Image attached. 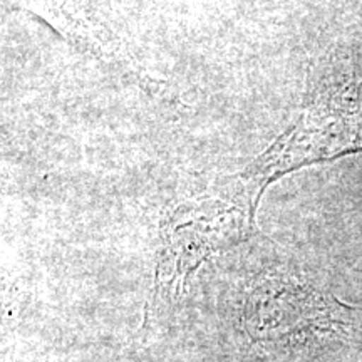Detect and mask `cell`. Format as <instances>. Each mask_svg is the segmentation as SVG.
Here are the masks:
<instances>
[{"mask_svg": "<svg viewBox=\"0 0 362 362\" xmlns=\"http://www.w3.org/2000/svg\"><path fill=\"white\" fill-rule=\"evenodd\" d=\"M257 205L240 175H235L221 178V189L215 194L176 208L163 225L156 293L176 296L198 265L245 240Z\"/></svg>", "mask_w": 362, "mask_h": 362, "instance_id": "obj_1", "label": "cell"}, {"mask_svg": "<svg viewBox=\"0 0 362 362\" xmlns=\"http://www.w3.org/2000/svg\"><path fill=\"white\" fill-rule=\"evenodd\" d=\"M351 153H362V84L320 94L240 178L259 203L264 189L279 176Z\"/></svg>", "mask_w": 362, "mask_h": 362, "instance_id": "obj_2", "label": "cell"}, {"mask_svg": "<svg viewBox=\"0 0 362 362\" xmlns=\"http://www.w3.org/2000/svg\"><path fill=\"white\" fill-rule=\"evenodd\" d=\"M357 312L293 282L260 285L247 302V329L260 342H305L354 327Z\"/></svg>", "mask_w": 362, "mask_h": 362, "instance_id": "obj_3", "label": "cell"}]
</instances>
